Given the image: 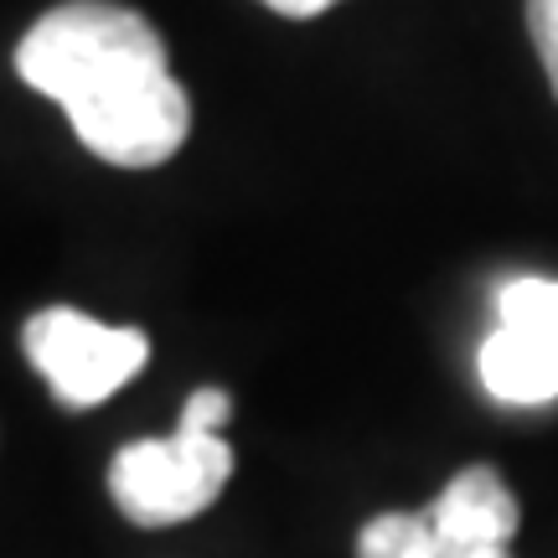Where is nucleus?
<instances>
[{"label": "nucleus", "mask_w": 558, "mask_h": 558, "mask_svg": "<svg viewBox=\"0 0 558 558\" xmlns=\"http://www.w3.org/2000/svg\"><path fill=\"white\" fill-rule=\"evenodd\" d=\"M16 73L62 104L73 135L109 166H166L192 130L160 32L114 0H68L37 16L16 47Z\"/></svg>", "instance_id": "nucleus-1"}, {"label": "nucleus", "mask_w": 558, "mask_h": 558, "mask_svg": "<svg viewBox=\"0 0 558 558\" xmlns=\"http://www.w3.org/2000/svg\"><path fill=\"white\" fill-rule=\"evenodd\" d=\"M233 399L222 388H197L181 409L177 435L135 439L109 465V497L135 527H177L207 512L233 476V445L222 424Z\"/></svg>", "instance_id": "nucleus-2"}, {"label": "nucleus", "mask_w": 558, "mask_h": 558, "mask_svg": "<svg viewBox=\"0 0 558 558\" xmlns=\"http://www.w3.org/2000/svg\"><path fill=\"white\" fill-rule=\"evenodd\" d=\"M26 357L37 367L47 388L58 393L68 409H94L109 393H120L130 378L150 357V337L135 326H104V320L83 316L73 305H47L26 320Z\"/></svg>", "instance_id": "nucleus-3"}, {"label": "nucleus", "mask_w": 558, "mask_h": 558, "mask_svg": "<svg viewBox=\"0 0 558 558\" xmlns=\"http://www.w3.org/2000/svg\"><path fill=\"white\" fill-rule=\"evenodd\" d=\"M481 383L501 403L558 399V279L518 275L497 295V331L481 341Z\"/></svg>", "instance_id": "nucleus-4"}, {"label": "nucleus", "mask_w": 558, "mask_h": 558, "mask_svg": "<svg viewBox=\"0 0 558 558\" xmlns=\"http://www.w3.org/2000/svg\"><path fill=\"white\" fill-rule=\"evenodd\" d=\"M424 512L435 527L439 558H497L518 538L522 522L518 497L492 465H465L460 476L445 481V492Z\"/></svg>", "instance_id": "nucleus-5"}, {"label": "nucleus", "mask_w": 558, "mask_h": 558, "mask_svg": "<svg viewBox=\"0 0 558 558\" xmlns=\"http://www.w3.org/2000/svg\"><path fill=\"white\" fill-rule=\"evenodd\" d=\"M357 558H439L429 512H383L357 533Z\"/></svg>", "instance_id": "nucleus-6"}, {"label": "nucleus", "mask_w": 558, "mask_h": 558, "mask_svg": "<svg viewBox=\"0 0 558 558\" xmlns=\"http://www.w3.org/2000/svg\"><path fill=\"white\" fill-rule=\"evenodd\" d=\"M527 32H533V47L543 58V73H548V88L558 99V0H527Z\"/></svg>", "instance_id": "nucleus-7"}, {"label": "nucleus", "mask_w": 558, "mask_h": 558, "mask_svg": "<svg viewBox=\"0 0 558 558\" xmlns=\"http://www.w3.org/2000/svg\"><path fill=\"white\" fill-rule=\"evenodd\" d=\"M269 11H279V16H295V21H305V16H320V11H331L337 0H264Z\"/></svg>", "instance_id": "nucleus-8"}, {"label": "nucleus", "mask_w": 558, "mask_h": 558, "mask_svg": "<svg viewBox=\"0 0 558 558\" xmlns=\"http://www.w3.org/2000/svg\"><path fill=\"white\" fill-rule=\"evenodd\" d=\"M497 558H512V554H497Z\"/></svg>", "instance_id": "nucleus-9"}]
</instances>
